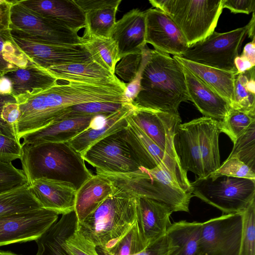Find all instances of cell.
<instances>
[{
	"instance_id": "obj_1",
	"label": "cell",
	"mask_w": 255,
	"mask_h": 255,
	"mask_svg": "<svg viewBox=\"0 0 255 255\" xmlns=\"http://www.w3.org/2000/svg\"><path fill=\"white\" fill-rule=\"evenodd\" d=\"M125 88L119 79L108 83H58L18 104L20 115L15 127L16 138L20 141L24 135L46 128L72 106L92 102L124 103Z\"/></svg>"
},
{
	"instance_id": "obj_2",
	"label": "cell",
	"mask_w": 255,
	"mask_h": 255,
	"mask_svg": "<svg viewBox=\"0 0 255 255\" xmlns=\"http://www.w3.org/2000/svg\"><path fill=\"white\" fill-rule=\"evenodd\" d=\"M140 90L132 105L136 108L179 114L180 104L189 101L182 66L169 54L146 46Z\"/></svg>"
},
{
	"instance_id": "obj_3",
	"label": "cell",
	"mask_w": 255,
	"mask_h": 255,
	"mask_svg": "<svg viewBox=\"0 0 255 255\" xmlns=\"http://www.w3.org/2000/svg\"><path fill=\"white\" fill-rule=\"evenodd\" d=\"M20 159L29 184L47 178L70 183L77 190L93 175L68 142L22 145Z\"/></svg>"
},
{
	"instance_id": "obj_4",
	"label": "cell",
	"mask_w": 255,
	"mask_h": 255,
	"mask_svg": "<svg viewBox=\"0 0 255 255\" xmlns=\"http://www.w3.org/2000/svg\"><path fill=\"white\" fill-rule=\"evenodd\" d=\"M219 121L202 117L178 126L173 139L179 162L186 172L205 178L220 166Z\"/></svg>"
},
{
	"instance_id": "obj_5",
	"label": "cell",
	"mask_w": 255,
	"mask_h": 255,
	"mask_svg": "<svg viewBox=\"0 0 255 255\" xmlns=\"http://www.w3.org/2000/svg\"><path fill=\"white\" fill-rule=\"evenodd\" d=\"M101 174L111 181L114 195L144 197L167 205L173 212H188L191 194L183 190L160 168L147 169L143 167L126 173Z\"/></svg>"
},
{
	"instance_id": "obj_6",
	"label": "cell",
	"mask_w": 255,
	"mask_h": 255,
	"mask_svg": "<svg viewBox=\"0 0 255 255\" xmlns=\"http://www.w3.org/2000/svg\"><path fill=\"white\" fill-rule=\"evenodd\" d=\"M136 221L135 198L113 195L78 222L76 230L96 247H105L125 234Z\"/></svg>"
},
{
	"instance_id": "obj_7",
	"label": "cell",
	"mask_w": 255,
	"mask_h": 255,
	"mask_svg": "<svg viewBox=\"0 0 255 255\" xmlns=\"http://www.w3.org/2000/svg\"><path fill=\"white\" fill-rule=\"evenodd\" d=\"M149 2L171 18L188 46L205 39L215 31L223 9L222 0H150Z\"/></svg>"
},
{
	"instance_id": "obj_8",
	"label": "cell",
	"mask_w": 255,
	"mask_h": 255,
	"mask_svg": "<svg viewBox=\"0 0 255 255\" xmlns=\"http://www.w3.org/2000/svg\"><path fill=\"white\" fill-rule=\"evenodd\" d=\"M193 196L224 214L243 212L255 200V180L220 176L197 178L190 183Z\"/></svg>"
},
{
	"instance_id": "obj_9",
	"label": "cell",
	"mask_w": 255,
	"mask_h": 255,
	"mask_svg": "<svg viewBox=\"0 0 255 255\" xmlns=\"http://www.w3.org/2000/svg\"><path fill=\"white\" fill-rule=\"evenodd\" d=\"M250 23L231 31H214L205 39L188 46L179 57L200 64L236 73L235 60L248 35Z\"/></svg>"
},
{
	"instance_id": "obj_10",
	"label": "cell",
	"mask_w": 255,
	"mask_h": 255,
	"mask_svg": "<svg viewBox=\"0 0 255 255\" xmlns=\"http://www.w3.org/2000/svg\"><path fill=\"white\" fill-rule=\"evenodd\" d=\"M126 128L95 143L82 155L97 174L132 172L141 167L126 140Z\"/></svg>"
},
{
	"instance_id": "obj_11",
	"label": "cell",
	"mask_w": 255,
	"mask_h": 255,
	"mask_svg": "<svg viewBox=\"0 0 255 255\" xmlns=\"http://www.w3.org/2000/svg\"><path fill=\"white\" fill-rule=\"evenodd\" d=\"M9 28L42 43L53 45L84 44L75 32L12 0Z\"/></svg>"
},
{
	"instance_id": "obj_12",
	"label": "cell",
	"mask_w": 255,
	"mask_h": 255,
	"mask_svg": "<svg viewBox=\"0 0 255 255\" xmlns=\"http://www.w3.org/2000/svg\"><path fill=\"white\" fill-rule=\"evenodd\" d=\"M243 212L224 214L201 223L199 245L202 255H239Z\"/></svg>"
},
{
	"instance_id": "obj_13",
	"label": "cell",
	"mask_w": 255,
	"mask_h": 255,
	"mask_svg": "<svg viewBox=\"0 0 255 255\" xmlns=\"http://www.w3.org/2000/svg\"><path fill=\"white\" fill-rule=\"evenodd\" d=\"M10 30L14 42L30 62L45 70L55 66L93 59L84 44H49L39 42L21 31Z\"/></svg>"
},
{
	"instance_id": "obj_14",
	"label": "cell",
	"mask_w": 255,
	"mask_h": 255,
	"mask_svg": "<svg viewBox=\"0 0 255 255\" xmlns=\"http://www.w3.org/2000/svg\"><path fill=\"white\" fill-rule=\"evenodd\" d=\"M57 213L41 208L0 218V247L36 241L55 224Z\"/></svg>"
},
{
	"instance_id": "obj_15",
	"label": "cell",
	"mask_w": 255,
	"mask_h": 255,
	"mask_svg": "<svg viewBox=\"0 0 255 255\" xmlns=\"http://www.w3.org/2000/svg\"><path fill=\"white\" fill-rule=\"evenodd\" d=\"M128 117L163 151L179 161L173 139L181 122L179 114L134 106Z\"/></svg>"
},
{
	"instance_id": "obj_16",
	"label": "cell",
	"mask_w": 255,
	"mask_h": 255,
	"mask_svg": "<svg viewBox=\"0 0 255 255\" xmlns=\"http://www.w3.org/2000/svg\"><path fill=\"white\" fill-rule=\"evenodd\" d=\"M145 42L154 50L180 56L188 47L187 41L174 22L161 10L154 8L144 11Z\"/></svg>"
},
{
	"instance_id": "obj_17",
	"label": "cell",
	"mask_w": 255,
	"mask_h": 255,
	"mask_svg": "<svg viewBox=\"0 0 255 255\" xmlns=\"http://www.w3.org/2000/svg\"><path fill=\"white\" fill-rule=\"evenodd\" d=\"M136 223L146 246L165 236L172 223L173 213L165 204L151 199L136 197Z\"/></svg>"
},
{
	"instance_id": "obj_18",
	"label": "cell",
	"mask_w": 255,
	"mask_h": 255,
	"mask_svg": "<svg viewBox=\"0 0 255 255\" xmlns=\"http://www.w3.org/2000/svg\"><path fill=\"white\" fill-rule=\"evenodd\" d=\"M117 44L120 59L126 55L141 53L146 46L144 11L134 8L116 21L111 33Z\"/></svg>"
},
{
	"instance_id": "obj_19",
	"label": "cell",
	"mask_w": 255,
	"mask_h": 255,
	"mask_svg": "<svg viewBox=\"0 0 255 255\" xmlns=\"http://www.w3.org/2000/svg\"><path fill=\"white\" fill-rule=\"evenodd\" d=\"M28 187L43 208L62 215L74 211L77 190L71 183L40 178Z\"/></svg>"
},
{
	"instance_id": "obj_20",
	"label": "cell",
	"mask_w": 255,
	"mask_h": 255,
	"mask_svg": "<svg viewBox=\"0 0 255 255\" xmlns=\"http://www.w3.org/2000/svg\"><path fill=\"white\" fill-rule=\"evenodd\" d=\"M18 1L40 15L75 32L86 27L84 13L74 0H22Z\"/></svg>"
},
{
	"instance_id": "obj_21",
	"label": "cell",
	"mask_w": 255,
	"mask_h": 255,
	"mask_svg": "<svg viewBox=\"0 0 255 255\" xmlns=\"http://www.w3.org/2000/svg\"><path fill=\"white\" fill-rule=\"evenodd\" d=\"M3 76L10 81L11 95L18 104L58 83L49 72L34 64L11 71Z\"/></svg>"
},
{
	"instance_id": "obj_22",
	"label": "cell",
	"mask_w": 255,
	"mask_h": 255,
	"mask_svg": "<svg viewBox=\"0 0 255 255\" xmlns=\"http://www.w3.org/2000/svg\"><path fill=\"white\" fill-rule=\"evenodd\" d=\"M83 10L86 27L83 36L110 37L121 0H74Z\"/></svg>"
},
{
	"instance_id": "obj_23",
	"label": "cell",
	"mask_w": 255,
	"mask_h": 255,
	"mask_svg": "<svg viewBox=\"0 0 255 255\" xmlns=\"http://www.w3.org/2000/svg\"><path fill=\"white\" fill-rule=\"evenodd\" d=\"M189 101L204 116L217 120L229 113L230 104L211 88L182 66Z\"/></svg>"
},
{
	"instance_id": "obj_24",
	"label": "cell",
	"mask_w": 255,
	"mask_h": 255,
	"mask_svg": "<svg viewBox=\"0 0 255 255\" xmlns=\"http://www.w3.org/2000/svg\"><path fill=\"white\" fill-rule=\"evenodd\" d=\"M99 116H86L54 122L46 128L24 135L21 145L46 142H67L93 127Z\"/></svg>"
},
{
	"instance_id": "obj_25",
	"label": "cell",
	"mask_w": 255,
	"mask_h": 255,
	"mask_svg": "<svg viewBox=\"0 0 255 255\" xmlns=\"http://www.w3.org/2000/svg\"><path fill=\"white\" fill-rule=\"evenodd\" d=\"M201 223L185 220L172 223L156 255H202L199 245Z\"/></svg>"
},
{
	"instance_id": "obj_26",
	"label": "cell",
	"mask_w": 255,
	"mask_h": 255,
	"mask_svg": "<svg viewBox=\"0 0 255 255\" xmlns=\"http://www.w3.org/2000/svg\"><path fill=\"white\" fill-rule=\"evenodd\" d=\"M111 180L101 174L93 175L77 190L74 211L78 222L84 220L108 197L114 195Z\"/></svg>"
},
{
	"instance_id": "obj_27",
	"label": "cell",
	"mask_w": 255,
	"mask_h": 255,
	"mask_svg": "<svg viewBox=\"0 0 255 255\" xmlns=\"http://www.w3.org/2000/svg\"><path fill=\"white\" fill-rule=\"evenodd\" d=\"M134 106L127 103L120 110L104 119L101 126L88 128L69 141L68 143L81 154L95 143L114 132L127 127V117Z\"/></svg>"
},
{
	"instance_id": "obj_28",
	"label": "cell",
	"mask_w": 255,
	"mask_h": 255,
	"mask_svg": "<svg viewBox=\"0 0 255 255\" xmlns=\"http://www.w3.org/2000/svg\"><path fill=\"white\" fill-rule=\"evenodd\" d=\"M57 80L108 83L119 78L94 59L78 63L58 65L46 70Z\"/></svg>"
},
{
	"instance_id": "obj_29",
	"label": "cell",
	"mask_w": 255,
	"mask_h": 255,
	"mask_svg": "<svg viewBox=\"0 0 255 255\" xmlns=\"http://www.w3.org/2000/svg\"><path fill=\"white\" fill-rule=\"evenodd\" d=\"M173 57L230 105L234 98L236 73L207 66L176 56Z\"/></svg>"
},
{
	"instance_id": "obj_30",
	"label": "cell",
	"mask_w": 255,
	"mask_h": 255,
	"mask_svg": "<svg viewBox=\"0 0 255 255\" xmlns=\"http://www.w3.org/2000/svg\"><path fill=\"white\" fill-rule=\"evenodd\" d=\"M77 218L74 211L63 214L40 238L35 241L36 255H72L63 246V242L77 228Z\"/></svg>"
},
{
	"instance_id": "obj_31",
	"label": "cell",
	"mask_w": 255,
	"mask_h": 255,
	"mask_svg": "<svg viewBox=\"0 0 255 255\" xmlns=\"http://www.w3.org/2000/svg\"><path fill=\"white\" fill-rule=\"evenodd\" d=\"M41 208L28 185L0 194V218Z\"/></svg>"
},
{
	"instance_id": "obj_32",
	"label": "cell",
	"mask_w": 255,
	"mask_h": 255,
	"mask_svg": "<svg viewBox=\"0 0 255 255\" xmlns=\"http://www.w3.org/2000/svg\"><path fill=\"white\" fill-rule=\"evenodd\" d=\"M84 45L93 59L115 74V67L120 60L116 43L110 37L83 36Z\"/></svg>"
},
{
	"instance_id": "obj_33",
	"label": "cell",
	"mask_w": 255,
	"mask_h": 255,
	"mask_svg": "<svg viewBox=\"0 0 255 255\" xmlns=\"http://www.w3.org/2000/svg\"><path fill=\"white\" fill-rule=\"evenodd\" d=\"M33 64L14 42L10 28L0 31V78L6 73Z\"/></svg>"
},
{
	"instance_id": "obj_34",
	"label": "cell",
	"mask_w": 255,
	"mask_h": 255,
	"mask_svg": "<svg viewBox=\"0 0 255 255\" xmlns=\"http://www.w3.org/2000/svg\"><path fill=\"white\" fill-rule=\"evenodd\" d=\"M255 67L236 74L234 93L231 109L246 112H255Z\"/></svg>"
},
{
	"instance_id": "obj_35",
	"label": "cell",
	"mask_w": 255,
	"mask_h": 255,
	"mask_svg": "<svg viewBox=\"0 0 255 255\" xmlns=\"http://www.w3.org/2000/svg\"><path fill=\"white\" fill-rule=\"evenodd\" d=\"M127 103L92 102L77 104L66 109L54 122L90 116L102 117L106 119L120 110Z\"/></svg>"
},
{
	"instance_id": "obj_36",
	"label": "cell",
	"mask_w": 255,
	"mask_h": 255,
	"mask_svg": "<svg viewBox=\"0 0 255 255\" xmlns=\"http://www.w3.org/2000/svg\"><path fill=\"white\" fill-rule=\"evenodd\" d=\"M218 121L220 132L227 134L234 143L255 122V112L230 109L226 117Z\"/></svg>"
},
{
	"instance_id": "obj_37",
	"label": "cell",
	"mask_w": 255,
	"mask_h": 255,
	"mask_svg": "<svg viewBox=\"0 0 255 255\" xmlns=\"http://www.w3.org/2000/svg\"><path fill=\"white\" fill-rule=\"evenodd\" d=\"M236 157L255 172V122L234 143L228 158Z\"/></svg>"
},
{
	"instance_id": "obj_38",
	"label": "cell",
	"mask_w": 255,
	"mask_h": 255,
	"mask_svg": "<svg viewBox=\"0 0 255 255\" xmlns=\"http://www.w3.org/2000/svg\"><path fill=\"white\" fill-rule=\"evenodd\" d=\"M239 255H255V200L243 212Z\"/></svg>"
},
{
	"instance_id": "obj_39",
	"label": "cell",
	"mask_w": 255,
	"mask_h": 255,
	"mask_svg": "<svg viewBox=\"0 0 255 255\" xmlns=\"http://www.w3.org/2000/svg\"><path fill=\"white\" fill-rule=\"evenodd\" d=\"M29 185L22 169L16 168L11 162H0V194Z\"/></svg>"
},
{
	"instance_id": "obj_40",
	"label": "cell",
	"mask_w": 255,
	"mask_h": 255,
	"mask_svg": "<svg viewBox=\"0 0 255 255\" xmlns=\"http://www.w3.org/2000/svg\"><path fill=\"white\" fill-rule=\"evenodd\" d=\"M220 176L255 180V172L236 157L227 158L216 170L208 176L214 179Z\"/></svg>"
},
{
	"instance_id": "obj_41",
	"label": "cell",
	"mask_w": 255,
	"mask_h": 255,
	"mask_svg": "<svg viewBox=\"0 0 255 255\" xmlns=\"http://www.w3.org/2000/svg\"><path fill=\"white\" fill-rule=\"evenodd\" d=\"M142 58V53L130 54L122 57L115 67V74L128 83L131 82L140 70Z\"/></svg>"
},
{
	"instance_id": "obj_42",
	"label": "cell",
	"mask_w": 255,
	"mask_h": 255,
	"mask_svg": "<svg viewBox=\"0 0 255 255\" xmlns=\"http://www.w3.org/2000/svg\"><path fill=\"white\" fill-rule=\"evenodd\" d=\"M76 229L63 242L65 249L72 255H99L96 247L79 234Z\"/></svg>"
},
{
	"instance_id": "obj_43",
	"label": "cell",
	"mask_w": 255,
	"mask_h": 255,
	"mask_svg": "<svg viewBox=\"0 0 255 255\" xmlns=\"http://www.w3.org/2000/svg\"><path fill=\"white\" fill-rule=\"evenodd\" d=\"M21 149L20 141L0 133V162L9 163L20 159Z\"/></svg>"
},
{
	"instance_id": "obj_44",
	"label": "cell",
	"mask_w": 255,
	"mask_h": 255,
	"mask_svg": "<svg viewBox=\"0 0 255 255\" xmlns=\"http://www.w3.org/2000/svg\"><path fill=\"white\" fill-rule=\"evenodd\" d=\"M222 5L234 13L249 14L255 10V0H222Z\"/></svg>"
},
{
	"instance_id": "obj_45",
	"label": "cell",
	"mask_w": 255,
	"mask_h": 255,
	"mask_svg": "<svg viewBox=\"0 0 255 255\" xmlns=\"http://www.w3.org/2000/svg\"><path fill=\"white\" fill-rule=\"evenodd\" d=\"M13 102L16 101L12 95L0 93V133L17 140L13 128L5 122L1 117L2 112L5 105Z\"/></svg>"
},
{
	"instance_id": "obj_46",
	"label": "cell",
	"mask_w": 255,
	"mask_h": 255,
	"mask_svg": "<svg viewBox=\"0 0 255 255\" xmlns=\"http://www.w3.org/2000/svg\"><path fill=\"white\" fill-rule=\"evenodd\" d=\"M19 115V105L17 102H13L5 105L2 112L1 117L2 120L12 127L15 130V127L18 121Z\"/></svg>"
},
{
	"instance_id": "obj_47",
	"label": "cell",
	"mask_w": 255,
	"mask_h": 255,
	"mask_svg": "<svg viewBox=\"0 0 255 255\" xmlns=\"http://www.w3.org/2000/svg\"><path fill=\"white\" fill-rule=\"evenodd\" d=\"M12 0L5 1L0 4V31L9 29L10 24V8Z\"/></svg>"
},
{
	"instance_id": "obj_48",
	"label": "cell",
	"mask_w": 255,
	"mask_h": 255,
	"mask_svg": "<svg viewBox=\"0 0 255 255\" xmlns=\"http://www.w3.org/2000/svg\"><path fill=\"white\" fill-rule=\"evenodd\" d=\"M255 39L247 43L244 47L240 55L255 65Z\"/></svg>"
},
{
	"instance_id": "obj_49",
	"label": "cell",
	"mask_w": 255,
	"mask_h": 255,
	"mask_svg": "<svg viewBox=\"0 0 255 255\" xmlns=\"http://www.w3.org/2000/svg\"><path fill=\"white\" fill-rule=\"evenodd\" d=\"M234 63L237 74L243 73L255 67L251 62L241 56L236 57Z\"/></svg>"
},
{
	"instance_id": "obj_50",
	"label": "cell",
	"mask_w": 255,
	"mask_h": 255,
	"mask_svg": "<svg viewBox=\"0 0 255 255\" xmlns=\"http://www.w3.org/2000/svg\"><path fill=\"white\" fill-rule=\"evenodd\" d=\"M0 93L11 95V85L10 81L3 76L0 78Z\"/></svg>"
},
{
	"instance_id": "obj_51",
	"label": "cell",
	"mask_w": 255,
	"mask_h": 255,
	"mask_svg": "<svg viewBox=\"0 0 255 255\" xmlns=\"http://www.w3.org/2000/svg\"><path fill=\"white\" fill-rule=\"evenodd\" d=\"M250 27L248 30V36L252 40L255 39V12H253V16L250 22Z\"/></svg>"
},
{
	"instance_id": "obj_52",
	"label": "cell",
	"mask_w": 255,
	"mask_h": 255,
	"mask_svg": "<svg viewBox=\"0 0 255 255\" xmlns=\"http://www.w3.org/2000/svg\"><path fill=\"white\" fill-rule=\"evenodd\" d=\"M0 255H21L14 254L9 251H3L0 250Z\"/></svg>"
},
{
	"instance_id": "obj_53",
	"label": "cell",
	"mask_w": 255,
	"mask_h": 255,
	"mask_svg": "<svg viewBox=\"0 0 255 255\" xmlns=\"http://www.w3.org/2000/svg\"><path fill=\"white\" fill-rule=\"evenodd\" d=\"M5 1V0H0V4L2 3Z\"/></svg>"
}]
</instances>
